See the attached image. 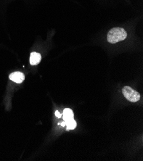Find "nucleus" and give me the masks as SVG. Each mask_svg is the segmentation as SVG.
Segmentation results:
<instances>
[{"label":"nucleus","mask_w":143,"mask_h":161,"mask_svg":"<svg viewBox=\"0 0 143 161\" xmlns=\"http://www.w3.org/2000/svg\"><path fill=\"white\" fill-rule=\"evenodd\" d=\"M127 37V33L123 28L116 27L111 29L107 36L108 42L115 44L119 41L124 40Z\"/></svg>","instance_id":"obj_1"},{"label":"nucleus","mask_w":143,"mask_h":161,"mask_svg":"<svg viewBox=\"0 0 143 161\" xmlns=\"http://www.w3.org/2000/svg\"><path fill=\"white\" fill-rule=\"evenodd\" d=\"M61 125H62V126H66V122H63V123H61Z\"/></svg>","instance_id":"obj_8"},{"label":"nucleus","mask_w":143,"mask_h":161,"mask_svg":"<svg viewBox=\"0 0 143 161\" xmlns=\"http://www.w3.org/2000/svg\"><path fill=\"white\" fill-rule=\"evenodd\" d=\"M122 92L126 100L131 102H137L140 98V94L129 86H125L122 89Z\"/></svg>","instance_id":"obj_2"},{"label":"nucleus","mask_w":143,"mask_h":161,"mask_svg":"<svg viewBox=\"0 0 143 161\" xmlns=\"http://www.w3.org/2000/svg\"><path fill=\"white\" fill-rule=\"evenodd\" d=\"M42 58L41 55L37 52H32L30 55V63L31 66H36L39 64Z\"/></svg>","instance_id":"obj_4"},{"label":"nucleus","mask_w":143,"mask_h":161,"mask_svg":"<svg viewBox=\"0 0 143 161\" xmlns=\"http://www.w3.org/2000/svg\"><path fill=\"white\" fill-rule=\"evenodd\" d=\"M73 112L70 108H66L63 112V119L66 122L73 119Z\"/></svg>","instance_id":"obj_5"},{"label":"nucleus","mask_w":143,"mask_h":161,"mask_svg":"<svg viewBox=\"0 0 143 161\" xmlns=\"http://www.w3.org/2000/svg\"><path fill=\"white\" fill-rule=\"evenodd\" d=\"M9 78L12 82L18 84L22 83L25 78L24 74L21 72L18 71L11 73L9 76Z\"/></svg>","instance_id":"obj_3"},{"label":"nucleus","mask_w":143,"mask_h":161,"mask_svg":"<svg viewBox=\"0 0 143 161\" xmlns=\"http://www.w3.org/2000/svg\"><path fill=\"white\" fill-rule=\"evenodd\" d=\"M66 125L67 126V130H73L76 127V122L73 119H71L66 122Z\"/></svg>","instance_id":"obj_6"},{"label":"nucleus","mask_w":143,"mask_h":161,"mask_svg":"<svg viewBox=\"0 0 143 161\" xmlns=\"http://www.w3.org/2000/svg\"><path fill=\"white\" fill-rule=\"evenodd\" d=\"M55 116L58 118H60L61 117V114H60V112L58 111H56L55 112Z\"/></svg>","instance_id":"obj_7"}]
</instances>
